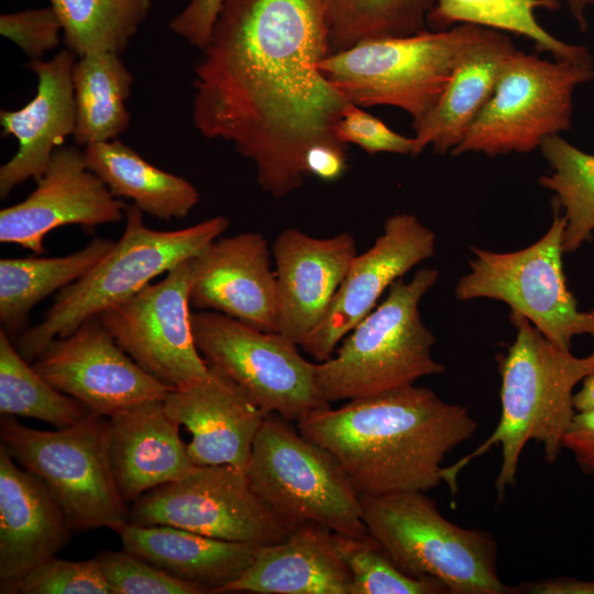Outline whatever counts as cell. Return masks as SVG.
<instances>
[{"mask_svg":"<svg viewBox=\"0 0 594 594\" xmlns=\"http://www.w3.org/2000/svg\"><path fill=\"white\" fill-rule=\"evenodd\" d=\"M438 277L436 268H421L408 282L395 280L334 353L316 363V383L327 403L376 395L446 371L432 355L436 337L419 311Z\"/></svg>","mask_w":594,"mask_h":594,"instance_id":"cell-4","label":"cell"},{"mask_svg":"<svg viewBox=\"0 0 594 594\" xmlns=\"http://www.w3.org/2000/svg\"><path fill=\"white\" fill-rule=\"evenodd\" d=\"M594 77V67L542 59L517 50L506 63L491 98L450 154L494 157L529 153L572 125L575 89Z\"/></svg>","mask_w":594,"mask_h":594,"instance_id":"cell-11","label":"cell"},{"mask_svg":"<svg viewBox=\"0 0 594 594\" xmlns=\"http://www.w3.org/2000/svg\"><path fill=\"white\" fill-rule=\"evenodd\" d=\"M129 522L165 525L256 547L278 543L289 530L253 491L245 469L195 466L155 487L130 506Z\"/></svg>","mask_w":594,"mask_h":594,"instance_id":"cell-13","label":"cell"},{"mask_svg":"<svg viewBox=\"0 0 594 594\" xmlns=\"http://www.w3.org/2000/svg\"><path fill=\"white\" fill-rule=\"evenodd\" d=\"M479 28L458 24L362 41L331 53L319 69L348 102L360 108L396 107L415 123L437 105Z\"/></svg>","mask_w":594,"mask_h":594,"instance_id":"cell-7","label":"cell"},{"mask_svg":"<svg viewBox=\"0 0 594 594\" xmlns=\"http://www.w3.org/2000/svg\"><path fill=\"white\" fill-rule=\"evenodd\" d=\"M516 51L504 32L479 28L437 105L413 123L416 156L429 145L436 153L446 154L461 143Z\"/></svg>","mask_w":594,"mask_h":594,"instance_id":"cell-24","label":"cell"},{"mask_svg":"<svg viewBox=\"0 0 594 594\" xmlns=\"http://www.w3.org/2000/svg\"><path fill=\"white\" fill-rule=\"evenodd\" d=\"M82 154L87 167L116 197L132 200L152 217L184 219L199 202V191L190 182L157 168L121 141L89 144Z\"/></svg>","mask_w":594,"mask_h":594,"instance_id":"cell-27","label":"cell"},{"mask_svg":"<svg viewBox=\"0 0 594 594\" xmlns=\"http://www.w3.org/2000/svg\"><path fill=\"white\" fill-rule=\"evenodd\" d=\"M331 53L320 0H224L194 68L195 129L252 161L265 193L292 194L310 148L344 145L350 102L319 69Z\"/></svg>","mask_w":594,"mask_h":594,"instance_id":"cell-1","label":"cell"},{"mask_svg":"<svg viewBox=\"0 0 594 594\" xmlns=\"http://www.w3.org/2000/svg\"><path fill=\"white\" fill-rule=\"evenodd\" d=\"M272 254L276 278V332L300 346L326 317L358 254L349 232L316 238L296 228L283 230Z\"/></svg>","mask_w":594,"mask_h":594,"instance_id":"cell-19","label":"cell"},{"mask_svg":"<svg viewBox=\"0 0 594 594\" xmlns=\"http://www.w3.org/2000/svg\"><path fill=\"white\" fill-rule=\"evenodd\" d=\"M76 103L75 144L116 140L130 125L125 100L131 95L133 76L121 56L95 52L76 58L73 66Z\"/></svg>","mask_w":594,"mask_h":594,"instance_id":"cell-29","label":"cell"},{"mask_svg":"<svg viewBox=\"0 0 594 594\" xmlns=\"http://www.w3.org/2000/svg\"><path fill=\"white\" fill-rule=\"evenodd\" d=\"M436 244V233L416 216L388 217L373 245L354 256L326 317L300 348L318 362L329 359L385 289L431 257Z\"/></svg>","mask_w":594,"mask_h":594,"instance_id":"cell-17","label":"cell"},{"mask_svg":"<svg viewBox=\"0 0 594 594\" xmlns=\"http://www.w3.org/2000/svg\"><path fill=\"white\" fill-rule=\"evenodd\" d=\"M223 1L189 0L187 6L170 20V31L202 51L210 42Z\"/></svg>","mask_w":594,"mask_h":594,"instance_id":"cell-40","label":"cell"},{"mask_svg":"<svg viewBox=\"0 0 594 594\" xmlns=\"http://www.w3.org/2000/svg\"><path fill=\"white\" fill-rule=\"evenodd\" d=\"M0 436L15 462L48 491L74 532L117 531L129 521L130 507L111 468L107 417L90 414L48 431L1 415Z\"/></svg>","mask_w":594,"mask_h":594,"instance_id":"cell-8","label":"cell"},{"mask_svg":"<svg viewBox=\"0 0 594 594\" xmlns=\"http://www.w3.org/2000/svg\"><path fill=\"white\" fill-rule=\"evenodd\" d=\"M35 180L36 188L29 197L1 209V243L42 254L45 237L57 228L79 224L92 229L125 216L127 205L87 167L77 145L56 148Z\"/></svg>","mask_w":594,"mask_h":594,"instance_id":"cell-16","label":"cell"},{"mask_svg":"<svg viewBox=\"0 0 594 594\" xmlns=\"http://www.w3.org/2000/svg\"><path fill=\"white\" fill-rule=\"evenodd\" d=\"M73 530L44 485L0 444V593L65 548Z\"/></svg>","mask_w":594,"mask_h":594,"instance_id":"cell-22","label":"cell"},{"mask_svg":"<svg viewBox=\"0 0 594 594\" xmlns=\"http://www.w3.org/2000/svg\"><path fill=\"white\" fill-rule=\"evenodd\" d=\"M426 493L360 496L367 530L396 565L440 581L449 594H517L498 578L493 534L451 522Z\"/></svg>","mask_w":594,"mask_h":594,"instance_id":"cell-6","label":"cell"},{"mask_svg":"<svg viewBox=\"0 0 594 594\" xmlns=\"http://www.w3.org/2000/svg\"><path fill=\"white\" fill-rule=\"evenodd\" d=\"M549 173L539 184L553 193L552 204L565 219L562 248L574 253L594 232V155L586 153L559 134L550 135L540 145Z\"/></svg>","mask_w":594,"mask_h":594,"instance_id":"cell-31","label":"cell"},{"mask_svg":"<svg viewBox=\"0 0 594 594\" xmlns=\"http://www.w3.org/2000/svg\"><path fill=\"white\" fill-rule=\"evenodd\" d=\"M245 472L253 491L283 525H319L333 532L367 534L361 498L323 448L276 414L266 415Z\"/></svg>","mask_w":594,"mask_h":594,"instance_id":"cell-9","label":"cell"},{"mask_svg":"<svg viewBox=\"0 0 594 594\" xmlns=\"http://www.w3.org/2000/svg\"><path fill=\"white\" fill-rule=\"evenodd\" d=\"M336 548L352 578L351 594H444L447 586L432 578H415L402 571L370 534L332 531Z\"/></svg>","mask_w":594,"mask_h":594,"instance_id":"cell-35","label":"cell"},{"mask_svg":"<svg viewBox=\"0 0 594 594\" xmlns=\"http://www.w3.org/2000/svg\"><path fill=\"white\" fill-rule=\"evenodd\" d=\"M592 406H594V373L581 383V388L574 394L575 410L586 409Z\"/></svg>","mask_w":594,"mask_h":594,"instance_id":"cell-43","label":"cell"},{"mask_svg":"<svg viewBox=\"0 0 594 594\" xmlns=\"http://www.w3.org/2000/svg\"><path fill=\"white\" fill-rule=\"evenodd\" d=\"M142 213L128 205L120 240L90 271L58 292L41 322L19 336L15 346L28 362L33 363L54 339L68 336L88 318L193 257L229 228L227 217L216 216L184 229L160 231L148 228Z\"/></svg>","mask_w":594,"mask_h":594,"instance_id":"cell-5","label":"cell"},{"mask_svg":"<svg viewBox=\"0 0 594 594\" xmlns=\"http://www.w3.org/2000/svg\"><path fill=\"white\" fill-rule=\"evenodd\" d=\"M63 26L52 6L0 15V33L18 45L30 58L41 59L61 41Z\"/></svg>","mask_w":594,"mask_h":594,"instance_id":"cell-39","label":"cell"},{"mask_svg":"<svg viewBox=\"0 0 594 594\" xmlns=\"http://www.w3.org/2000/svg\"><path fill=\"white\" fill-rule=\"evenodd\" d=\"M351 573L332 531L307 525L278 543L258 547L250 566L224 592L351 594Z\"/></svg>","mask_w":594,"mask_h":594,"instance_id":"cell-25","label":"cell"},{"mask_svg":"<svg viewBox=\"0 0 594 594\" xmlns=\"http://www.w3.org/2000/svg\"><path fill=\"white\" fill-rule=\"evenodd\" d=\"M77 56L59 51L52 59H32L26 67L37 77L36 94L18 110H1L2 136L13 135L18 152L0 167V197L29 178L37 179L46 169L54 151L73 135L76 103L73 66Z\"/></svg>","mask_w":594,"mask_h":594,"instance_id":"cell-21","label":"cell"},{"mask_svg":"<svg viewBox=\"0 0 594 594\" xmlns=\"http://www.w3.org/2000/svg\"><path fill=\"white\" fill-rule=\"evenodd\" d=\"M516 336L505 354L497 355L501 374V416L491 436L472 452L440 474L452 495L458 476L472 461L492 447L501 446L502 463L495 480L498 501L514 487L519 459L529 441L543 448L544 460L553 464L561 451L562 437L574 414L575 387L594 373V349L576 356L551 343L529 320L509 314Z\"/></svg>","mask_w":594,"mask_h":594,"instance_id":"cell-3","label":"cell"},{"mask_svg":"<svg viewBox=\"0 0 594 594\" xmlns=\"http://www.w3.org/2000/svg\"><path fill=\"white\" fill-rule=\"evenodd\" d=\"M188 260L98 315L119 346L173 389L189 386L209 372L193 332Z\"/></svg>","mask_w":594,"mask_h":594,"instance_id":"cell-14","label":"cell"},{"mask_svg":"<svg viewBox=\"0 0 594 594\" xmlns=\"http://www.w3.org/2000/svg\"><path fill=\"white\" fill-rule=\"evenodd\" d=\"M552 211L547 232L527 248L499 253L471 246L470 271L458 280L454 295L458 300L503 301L551 343L571 350L574 337L594 339V307L581 310L566 285L562 260L565 219L553 204Z\"/></svg>","mask_w":594,"mask_h":594,"instance_id":"cell-10","label":"cell"},{"mask_svg":"<svg viewBox=\"0 0 594 594\" xmlns=\"http://www.w3.org/2000/svg\"><path fill=\"white\" fill-rule=\"evenodd\" d=\"M32 365L58 391L107 418L139 403L164 400L173 389L129 356L98 316L54 339Z\"/></svg>","mask_w":594,"mask_h":594,"instance_id":"cell-15","label":"cell"},{"mask_svg":"<svg viewBox=\"0 0 594 594\" xmlns=\"http://www.w3.org/2000/svg\"><path fill=\"white\" fill-rule=\"evenodd\" d=\"M570 14L576 21L579 28L584 31L587 26L586 12L594 9V0H563Z\"/></svg>","mask_w":594,"mask_h":594,"instance_id":"cell-44","label":"cell"},{"mask_svg":"<svg viewBox=\"0 0 594 594\" xmlns=\"http://www.w3.org/2000/svg\"><path fill=\"white\" fill-rule=\"evenodd\" d=\"M516 588L518 594H594V579L580 580L571 576H557L522 582Z\"/></svg>","mask_w":594,"mask_h":594,"instance_id":"cell-42","label":"cell"},{"mask_svg":"<svg viewBox=\"0 0 594 594\" xmlns=\"http://www.w3.org/2000/svg\"><path fill=\"white\" fill-rule=\"evenodd\" d=\"M116 532L123 550L207 593L224 592L250 566L258 548L165 525L128 521Z\"/></svg>","mask_w":594,"mask_h":594,"instance_id":"cell-26","label":"cell"},{"mask_svg":"<svg viewBox=\"0 0 594 594\" xmlns=\"http://www.w3.org/2000/svg\"><path fill=\"white\" fill-rule=\"evenodd\" d=\"M163 405L167 415L191 433L187 450L196 466L245 469L266 414L231 380L209 366L200 381L172 389Z\"/></svg>","mask_w":594,"mask_h":594,"instance_id":"cell-20","label":"cell"},{"mask_svg":"<svg viewBox=\"0 0 594 594\" xmlns=\"http://www.w3.org/2000/svg\"><path fill=\"white\" fill-rule=\"evenodd\" d=\"M19 594H112L96 557L70 561L56 556L29 571L13 586Z\"/></svg>","mask_w":594,"mask_h":594,"instance_id":"cell-37","label":"cell"},{"mask_svg":"<svg viewBox=\"0 0 594 594\" xmlns=\"http://www.w3.org/2000/svg\"><path fill=\"white\" fill-rule=\"evenodd\" d=\"M67 50L77 57L110 52L122 55L146 20L151 0H50Z\"/></svg>","mask_w":594,"mask_h":594,"instance_id":"cell-32","label":"cell"},{"mask_svg":"<svg viewBox=\"0 0 594 594\" xmlns=\"http://www.w3.org/2000/svg\"><path fill=\"white\" fill-rule=\"evenodd\" d=\"M195 343L207 364L231 380L263 413L299 421L324 408L315 365L298 345L227 315L191 312Z\"/></svg>","mask_w":594,"mask_h":594,"instance_id":"cell-12","label":"cell"},{"mask_svg":"<svg viewBox=\"0 0 594 594\" xmlns=\"http://www.w3.org/2000/svg\"><path fill=\"white\" fill-rule=\"evenodd\" d=\"M112 594H204L202 587L179 580L125 550L96 556Z\"/></svg>","mask_w":594,"mask_h":594,"instance_id":"cell-36","label":"cell"},{"mask_svg":"<svg viewBox=\"0 0 594 594\" xmlns=\"http://www.w3.org/2000/svg\"><path fill=\"white\" fill-rule=\"evenodd\" d=\"M189 302L264 331H276V278L261 233L213 240L188 260Z\"/></svg>","mask_w":594,"mask_h":594,"instance_id":"cell-18","label":"cell"},{"mask_svg":"<svg viewBox=\"0 0 594 594\" xmlns=\"http://www.w3.org/2000/svg\"><path fill=\"white\" fill-rule=\"evenodd\" d=\"M581 472L594 476V406L576 410L561 441Z\"/></svg>","mask_w":594,"mask_h":594,"instance_id":"cell-41","label":"cell"},{"mask_svg":"<svg viewBox=\"0 0 594 594\" xmlns=\"http://www.w3.org/2000/svg\"><path fill=\"white\" fill-rule=\"evenodd\" d=\"M113 244L110 239L95 238L80 250L63 256L1 258V329L11 339H18L29 328L30 312L37 302L84 276Z\"/></svg>","mask_w":594,"mask_h":594,"instance_id":"cell-28","label":"cell"},{"mask_svg":"<svg viewBox=\"0 0 594 594\" xmlns=\"http://www.w3.org/2000/svg\"><path fill=\"white\" fill-rule=\"evenodd\" d=\"M0 414L34 418L56 428L74 426L91 413L48 383L0 330Z\"/></svg>","mask_w":594,"mask_h":594,"instance_id":"cell-33","label":"cell"},{"mask_svg":"<svg viewBox=\"0 0 594 594\" xmlns=\"http://www.w3.org/2000/svg\"><path fill=\"white\" fill-rule=\"evenodd\" d=\"M297 428L333 457L360 496L375 497L439 486L447 454L475 435L477 421L468 406L410 384L315 410Z\"/></svg>","mask_w":594,"mask_h":594,"instance_id":"cell-2","label":"cell"},{"mask_svg":"<svg viewBox=\"0 0 594 594\" xmlns=\"http://www.w3.org/2000/svg\"><path fill=\"white\" fill-rule=\"evenodd\" d=\"M332 53L426 30L433 0H320Z\"/></svg>","mask_w":594,"mask_h":594,"instance_id":"cell-34","label":"cell"},{"mask_svg":"<svg viewBox=\"0 0 594 594\" xmlns=\"http://www.w3.org/2000/svg\"><path fill=\"white\" fill-rule=\"evenodd\" d=\"M337 139L360 146L369 154L394 153L416 156L415 139L393 131L378 118L352 103L336 127Z\"/></svg>","mask_w":594,"mask_h":594,"instance_id":"cell-38","label":"cell"},{"mask_svg":"<svg viewBox=\"0 0 594 594\" xmlns=\"http://www.w3.org/2000/svg\"><path fill=\"white\" fill-rule=\"evenodd\" d=\"M560 0H433L427 22L433 30L454 24H473L525 36L538 52L554 59L593 65L585 46L570 44L551 35L536 19L537 9L556 10Z\"/></svg>","mask_w":594,"mask_h":594,"instance_id":"cell-30","label":"cell"},{"mask_svg":"<svg viewBox=\"0 0 594 594\" xmlns=\"http://www.w3.org/2000/svg\"><path fill=\"white\" fill-rule=\"evenodd\" d=\"M108 442L114 480L130 505L196 466L163 400L139 403L110 416Z\"/></svg>","mask_w":594,"mask_h":594,"instance_id":"cell-23","label":"cell"}]
</instances>
